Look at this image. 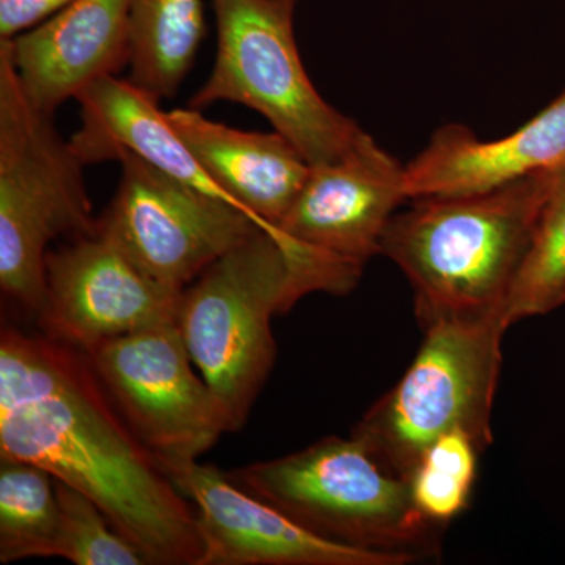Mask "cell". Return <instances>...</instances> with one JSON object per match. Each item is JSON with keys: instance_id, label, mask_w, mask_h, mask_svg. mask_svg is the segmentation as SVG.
I'll use <instances>...</instances> for the list:
<instances>
[{"instance_id": "cell-1", "label": "cell", "mask_w": 565, "mask_h": 565, "mask_svg": "<svg viewBox=\"0 0 565 565\" xmlns=\"http://www.w3.org/2000/svg\"><path fill=\"white\" fill-rule=\"evenodd\" d=\"M0 459L43 468L102 508L147 564L199 565L195 509L118 414L87 356L50 337H0Z\"/></svg>"}, {"instance_id": "cell-10", "label": "cell", "mask_w": 565, "mask_h": 565, "mask_svg": "<svg viewBox=\"0 0 565 565\" xmlns=\"http://www.w3.org/2000/svg\"><path fill=\"white\" fill-rule=\"evenodd\" d=\"M118 191L98 225L156 281L182 292L262 226L137 156L118 158Z\"/></svg>"}, {"instance_id": "cell-20", "label": "cell", "mask_w": 565, "mask_h": 565, "mask_svg": "<svg viewBox=\"0 0 565 565\" xmlns=\"http://www.w3.org/2000/svg\"><path fill=\"white\" fill-rule=\"evenodd\" d=\"M481 455L463 433L441 435L424 452L408 484L416 508L429 522L445 527L467 511Z\"/></svg>"}, {"instance_id": "cell-2", "label": "cell", "mask_w": 565, "mask_h": 565, "mask_svg": "<svg viewBox=\"0 0 565 565\" xmlns=\"http://www.w3.org/2000/svg\"><path fill=\"white\" fill-rule=\"evenodd\" d=\"M559 170L489 192L422 196L393 215L381 255L411 282L422 329L441 321L503 319L505 299Z\"/></svg>"}, {"instance_id": "cell-8", "label": "cell", "mask_w": 565, "mask_h": 565, "mask_svg": "<svg viewBox=\"0 0 565 565\" xmlns=\"http://www.w3.org/2000/svg\"><path fill=\"white\" fill-rule=\"evenodd\" d=\"M405 200V167L371 136L341 161L311 167L277 226L302 296L351 292Z\"/></svg>"}, {"instance_id": "cell-18", "label": "cell", "mask_w": 565, "mask_h": 565, "mask_svg": "<svg viewBox=\"0 0 565 565\" xmlns=\"http://www.w3.org/2000/svg\"><path fill=\"white\" fill-rule=\"evenodd\" d=\"M58 523L54 476L33 463L0 459V563L54 557Z\"/></svg>"}, {"instance_id": "cell-21", "label": "cell", "mask_w": 565, "mask_h": 565, "mask_svg": "<svg viewBox=\"0 0 565 565\" xmlns=\"http://www.w3.org/2000/svg\"><path fill=\"white\" fill-rule=\"evenodd\" d=\"M61 523L54 557L76 565H141L143 555L122 537L87 494L55 481Z\"/></svg>"}, {"instance_id": "cell-5", "label": "cell", "mask_w": 565, "mask_h": 565, "mask_svg": "<svg viewBox=\"0 0 565 565\" xmlns=\"http://www.w3.org/2000/svg\"><path fill=\"white\" fill-rule=\"evenodd\" d=\"M302 299L291 256L258 228L181 294L178 329L230 430L247 423L275 362L274 315Z\"/></svg>"}, {"instance_id": "cell-19", "label": "cell", "mask_w": 565, "mask_h": 565, "mask_svg": "<svg viewBox=\"0 0 565 565\" xmlns=\"http://www.w3.org/2000/svg\"><path fill=\"white\" fill-rule=\"evenodd\" d=\"M565 303V167L556 174L533 237L505 299L503 319L511 327L545 316Z\"/></svg>"}, {"instance_id": "cell-15", "label": "cell", "mask_w": 565, "mask_h": 565, "mask_svg": "<svg viewBox=\"0 0 565 565\" xmlns=\"http://www.w3.org/2000/svg\"><path fill=\"white\" fill-rule=\"evenodd\" d=\"M174 131L234 204L278 241L311 166L280 132H248L207 120L199 109L167 111ZM281 243V241H280Z\"/></svg>"}, {"instance_id": "cell-12", "label": "cell", "mask_w": 565, "mask_h": 565, "mask_svg": "<svg viewBox=\"0 0 565 565\" xmlns=\"http://www.w3.org/2000/svg\"><path fill=\"white\" fill-rule=\"evenodd\" d=\"M196 508L203 555L199 565H404L319 537L266 501L234 484L226 471L189 462L166 471Z\"/></svg>"}, {"instance_id": "cell-13", "label": "cell", "mask_w": 565, "mask_h": 565, "mask_svg": "<svg viewBox=\"0 0 565 565\" xmlns=\"http://www.w3.org/2000/svg\"><path fill=\"white\" fill-rule=\"evenodd\" d=\"M132 0H73L50 20L9 40L29 99L54 111L93 82L129 63Z\"/></svg>"}, {"instance_id": "cell-6", "label": "cell", "mask_w": 565, "mask_h": 565, "mask_svg": "<svg viewBox=\"0 0 565 565\" xmlns=\"http://www.w3.org/2000/svg\"><path fill=\"white\" fill-rule=\"evenodd\" d=\"M508 329L501 318L441 321L423 329L414 362L356 423L352 437L405 481L441 435L467 434L484 452L493 444L492 412Z\"/></svg>"}, {"instance_id": "cell-7", "label": "cell", "mask_w": 565, "mask_h": 565, "mask_svg": "<svg viewBox=\"0 0 565 565\" xmlns=\"http://www.w3.org/2000/svg\"><path fill=\"white\" fill-rule=\"evenodd\" d=\"M214 68L193 109L243 104L262 114L311 167L341 161L370 134L330 106L308 77L294 36L297 0H211Z\"/></svg>"}, {"instance_id": "cell-17", "label": "cell", "mask_w": 565, "mask_h": 565, "mask_svg": "<svg viewBox=\"0 0 565 565\" xmlns=\"http://www.w3.org/2000/svg\"><path fill=\"white\" fill-rule=\"evenodd\" d=\"M204 35L202 0H132L131 82L158 99L177 95Z\"/></svg>"}, {"instance_id": "cell-9", "label": "cell", "mask_w": 565, "mask_h": 565, "mask_svg": "<svg viewBox=\"0 0 565 565\" xmlns=\"http://www.w3.org/2000/svg\"><path fill=\"white\" fill-rule=\"evenodd\" d=\"M84 355L163 473L195 462L232 433L210 385L193 373L178 323L115 338Z\"/></svg>"}, {"instance_id": "cell-14", "label": "cell", "mask_w": 565, "mask_h": 565, "mask_svg": "<svg viewBox=\"0 0 565 565\" xmlns=\"http://www.w3.org/2000/svg\"><path fill=\"white\" fill-rule=\"evenodd\" d=\"M565 167V92L508 137L481 140L470 129H438L405 167L408 200L493 191L530 174Z\"/></svg>"}, {"instance_id": "cell-22", "label": "cell", "mask_w": 565, "mask_h": 565, "mask_svg": "<svg viewBox=\"0 0 565 565\" xmlns=\"http://www.w3.org/2000/svg\"><path fill=\"white\" fill-rule=\"evenodd\" d=\"M73 0H0V40L31 31Z\"/></svg>"}, {"instance_id": "cell-4", "label": "cell", "mask_w": 565, "mask_h": 565, "mask_svg": "<svg viewBox=\"0 0 565 565\" xmlns=\"http://www.w3.org/2000/svg\"><path fill=\"white\" fill-rule=\"evenodd\" d=\"M84 167L52 115L29 99L9 40H0V288L36 316L52 241L98 228Z\"/></svg>"}, {"instance_id": "cell-3", "label": "cell", "mask_w": 565, "mask_h": 565, "mask_svg": "<svg viewBox=\"0 0 565 565\" xmlns=\"http://www.w3.org/2000/svg\"><path fill=\"white\" fill-rule=\"evenodd\" d=\"M226 475L327 541L396 556L405 564L440 553L444 527L419 512L408 481L386 471L352 435L327 437Z\"/></svg>"}, {"instance_id": "cell-11", "label": "cell", "mask_w": 565, "mask_h": 565, "mask_svg": "<svg viewBox=\"0 0 565 565\" xmlns=\"http://www.w3.org/2000/svg\"><path fill=\"white\" fill-rule=\"evenodd\" d=\"M181 294L145 273L98 225L47 253L39 319L51 340L85 353L115 338L178 323Z\"/></svg>"}, {"instance_id": "cell-16", "label": "cell", "mask_w": 565, "mask_h": 565, "mask_svg": "<svg viewBox=\"0 0 565 565\" xmlns=\"http://www.w3.org/2000/svg\"><path fill=\"white\" fill-rule=\"evenodd\" d=\"M76 102L81 126L68 141L85 167L118 161L129 152L174 180L237 207L174 131L159 106L161 99L129 79L106 76L88 85Z\"/></svg>"}]
</instances>
